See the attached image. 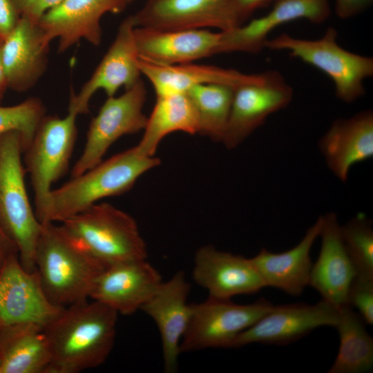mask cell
Returning <instances> with one entry per match:
<instances>
[{"instance_id": "cell-37", "label": "cell", "mask_w": 373, "mask_h": 373, "mask_svg": "<svg viewBox=\"0 0 373 373\" xmlns=\"http://www.w3.org/2000/svg\"><path fill=\"white\" fill-rule=\"evenodd\" d=\"M15 255H19L17 248L0 223V269L6 260Z\"/></svg>"}, {"instance_id": "cell-1", "label": "cell", "mask_w": 373, "mask_h": 373, "mask_svg": "<svg viewBox=\"0 0 373 373\" xmlns=\"http://www.w3.org/2000/svg\"><path fill=\"white\" fill-rule=\"evenodd\" d=\"M118 315L94 300L64 307L44 328L50 355L45 373H78L102 365L115 343Z\"/></svg>"}, {"instance_id": "cell-11", "label": "cell", "mask_w": 373, "mask_h": 373, "mask_svg": "<svg viewBox=\"0 0 373 373\" xmlns=\"http://www.w3.org/2000/svg\"><path fill=\"white\" fill-rule=\"evenodd\" d=\"M338 318V309L323 299L314 305H274L269 312L237 336L232 348L251 343L287 345L318 327H336Z\"/></svg>"}, {"instance_id": "cell-2", "label": "cell", "mask_w": 373, "mask_h": 373, "mask_svg": "<svg viewBox=\"0 0 373 373\" xmlns=\"http://www.w3.org/2000/svg\"><path fill=\"white\" fill-rule=\"evenodd\" d=\"M35 263L47 297L62 307L90 298L106 267L54 222L41 223Z\"/></svg>"}, {"instance_id": "cell-16", "label": "cell", "mask_w": 373, "mask_h": 373, "mask_svg": "<svg viewBox=\"0 0 373 373\" xmlns=\"http://www.w3.org/2000/svg\"><path fill=\"white\" fill-rule=\"evenodd\" d=\"M190 284L182 271L160 284L141 307L157 325L161 341L164 372H175L180 342L188 327L191 304L187 303Z\"/></svg>"}, {"instance_id": "cell-20", "label": "cell", "mask_w": 373, "mask_h": 373, "mask_svg": "<svg viewBox=\"0 0 373 373\" xmlns=\"http://www.w3.org/2000/svg\"><path fill=\"white\" fill-rule=\"evenodd\" d=\"M140 59L160 65H176L217 54L221 32L207 29L161 30L135 27Z\"/></svg>"}, {"instance_id": "cell-24", "label": "cell", "mask_w": 373, "mask_h": 373, "mask_svg": "<svg viewBox=\"0 0 373 373\" xmlns=\"http://www.w3.org/2000/svg\"><path fill=\"white\" fill-rule=\"evenodd\" d=\"M323 217L306 231L299 243L283 253H272L266 249L251 258L265 287L280 289L292 296H299L309 285L312 268L310 251L319 236Z\"/></svg>"}, {"instance_id": "cell-34", "label": "cell", "mask_w": 373, "mask_h": 373, "mask_svg": "<svg viewBox=\"0 0 373 373\" xmlns=\"http://www.w3.org/2000/svg\"><path fill=\"white\" fill-rule=\"evenodd\" d=\"M20 17L13 0H0V38L4 39L13 30Z\"/></svg>"}, {"instance_id": "cell-30", "label": "cell", "mask_w": 373, "mask_h": 373, "mask_svg": "<svg viewBox=\"0 0 373 373\" xmlns=\"http://www.w3.org/2000/svg\"><path fill=\"white\" fill-rule=\"evenodd\" d=\"M341 235L356 276L373 278L372 221L358 213L344 225Z\"/></svg>"}, {"instance_id": "cell-31", "label": "cell", "mask_w": 373, "mask_h": 373, "mask_svg": "<svg viewBox=\"0 0 373 373\" xmlns=\"http://www.w3.org/2000/svg\"><path fill=\"white\" fill-rule=\"evenodd\" d=\"M45 115L46 108L36 97H30L14 106L0 105V135L10 131L20 132L23 137V151Z\"/></svg>"}, {"instance_id": "cell-22", "label": "cell", "mask_w": 373, "mask_h": 373, "mask_svg": "<svg viewBox=\"0 0 373 373\" xmlns=\"http://www.w3.org/2000/svg\"><path fill=\"white\" fill-rule=\"evenodd\" d=\"M323 217L321 250L312 265L309 285L338 309L348 305L347 292L356 272L342 240L337 215L330 212Z\"/></svg>"}, {"instance_id": "cell-39", "label": "cell", "mask_w": 373, "mask_h": 373, "mask_svg": "<svg viewBox=\"0 0 373 373\" xmlns=\"http://www.w3.org/2000/svg\"><path fill=\"white\" fill-rule=\"evenodd\" d=\"M124 1V3L126 4V5H128L129 3H132L133 1L135 0H123Z\"/></svg>"}, {"instance_id": "cell-26", "label": "cell", "mask_w": 373, "mask_h": 373, "mask_svg": "<svg viewBox=\"0 0 373 373\" xmlns=\"http://www.w3.org/2000/svg\"><path fill=\"white\" fill-rule=\"evenodd\" d=\"M1 373H45L50 355L44 327L32 323L0 327Z\"/></svg>"}, {"instance_id": "cell-17", "label": "cell", "mask_w": 373, "mask_h": 373, "mask_svg": "<svg viewBox=\"0 0 373 373\" xmlns=\"http://www.w3.org/2000/svg\"><path fill=\"white\" fill-rule=\"evenodd\" d=\"M162 283L161 274L146 259L113 264L98 276L90 298L129 316L141 309Z\"/></svg>"}, {"instance_id": "cell-33", "label": "cell", "mask_w": 373, "mask_h": 373, "mask_svg": "<svg viewBox=\"0 0 373 373\" xmlns=\"http://www.w3.org/2000/svg\"><path fill=\"white\" fill-rule=\"evenodd\" d=\"M21 17L38 23L41 16L63 0H13Z\"/></svg>"}, {"instance_id": "cell-35", "label": "cell", "mask_w": 373, "mask_h": 373, "mask_svg": "<svg viewBox=\"0 0 373 373\" xmlns=\"http://www.w3.org/2000/svg\"><path fill=\"white\" fill-rule=\"evenodd\" d=\"M372 3L373 0H336L334 10L336 16L346 19L363 12Z\"/></svg>"}, {"instance_id": "cell-6", "label": "cell", "mask_w": 373, "mask_h": 373, "mask_svg": "<svg viewBox=\"0 0 373 373\" xmlns=\"http://www.w3.org/2000/svg\"><path fill=\"white\" fill-rule=\"evenodd\" d=\"M338 32L329 27L317 39L294 37L287 33L268 39L265 48L287 51L327 75L334 82L338 99L352 103L365 93L363 82L373 75V58L345 50L337 42Z\"/></svg>"}, {"instance_id": "cell-4", "label": "cell", "mask_w": 373, "mask_h": 373, "mask_svg": "<svg viewBox=\"0 0 373 373\" xmlns=\"http://www.w3.org/2000/svg\"><path fill=\"white\" fill-rule=\"evenodd\" d=\"M23 149L20 132L10 131L0 135V223L17 247L22 266L32 271L41 223L27 193Z\"/></svg>"}, {"instance_id": "cell-14", "label": "cell", "mask_w": 373, "mask_h": 373, "mask_svg": "<svg viewBox=\"0 0 373 373\" xmlns=\"http://www.w3.org/2000/svg\"><path fill=\"white\" fill-rule=\"evenodd\" d=\"M131 16L135 27L161 30L224 32L240 26L233 0H147Z\"/></svg>"}, {"instance_id": "cell-8", "label": "cell", "mask_w": 373, "mask_h": 373, "mask_svg": "<svg viewBox=\"0 0 373 373\" xmlns=\"http://www.w3.org/2000/svg\"><path fill=\"white\" fill-rule=\"evenodd\" d=\"M273 306L262 298L246 305L212 296L202 303H191L189 323L180 342L181 353L207 348H232L237 336Z\"/></svg>"}, {"instance_id": "cell-19", "label": "cell", "mask_w": 373, "mask_h": 373, "mask_svg": "<svg viewBox=\"0 0 373 373\" xmlns=\"http://www.w3.org/2000/svg\"><path fill=\"white\" fill-rule=\"evenodd\" d=\"M192 275L195 283L215 298L231 299L236 295L256 294L265 287L251 258L211 245L196 251Z\"/></svg>"}, {"instance_id": "cell-38", "label": "cell", "mask_w": 373, "mask_h": 373, "mask_svg": "<svg viewBox=\"0 0 373 373\" xmlns=\"http://www.w3.org/2000/svg\"><path fill=\"white\" fill-rule=\"evenodd\" d=\"M2 39L0 38V105L3 99L5 93L8 88V80L1 59V46Z\"/></svg>"}, {"instance_id": "cell-36", "label": "cell", "mask_w": 373, "mask_h": 373, "mask_svg": "<svg viewBox=\"0 0 373 373\" xmlns=\"http://www.w3.org/2000/svg\"><path fill=\"white\" fill-rule=\"evenodd\" d=\"M273 0H233L234 8L240 25L257 9Z\"/></svg>"}, {"instance_id": "cell-25", "label": "cell", "mask_w": 373, "mask_h": 373, "mask_svg": "<svg viewBox=\"0 0 373 373\" xmlns=\"http://www.w3.org/2000/svg\"><path fill=\"white\" fill-rule=\"evenodd\" d=\"M141 73L151 83L157 97L185 93L189 88L206 84H221L238 87L260 82L266 71L247 74L216 66L191 63L160 65L139 59Z\"/></svg>"}, {"instance_id": "cell-23", "label": "cell", "mask_w": 373, "mask_h": 373, "mask_svg": "<svg viewBox=\"0 0 373 373\" xmlns=\"http://www.w3.org/2000/svg\"><path fill=\"white\" fill-rule=\"evenodd\" d=\"M318 147L331 171L346 182L353 165L373 155L372 111L334 121L321 138Z\"/></svg>"}, {"instance_id": "cell-28", "label": "cell", "mask_w": 373, "mask_h": 373, "mask_svg": "<svg viewBox=\"0 0 373 373\" xmlns=\"http://www.w3.org/2000/svg\"><path fill=\"white\" fill-rule=\"evenodd\" d=\"M339 349L328 373H364L373 367V339L352 307L338 308Z\"/></svg>"}, {"instance_id": "cell-21", "label": "cell", "mask_w": 373, "mask_h": 373, "mask_svg": "<svg viewBox=\"0 0 373 373\" xmlns=\"http://www.w3.org/2000/svg\"><path fill=\"white\" fill-rule=\"evenodd\" d=\"M49 45L38 23L20 17L1 46L9 88L22 93L36 84L46 69Z\"/></svg>"}, {"instance_id": "cell-18", "label": "cell", "mask_w": 373, "mask_h": 373, "mask_svg": "<svg viewBox=\"0 0 373 373\" xmlns=\"http://www.w3.org/2000/svg\"><path fill=\"white\" fill-rule=\"evenodd\" d=\"M329 15L328 0H277L273 8L265 15L247 24L220 32L217 54L260 52L265 48L269 34L277 27L298 19L321 23L327 19Z\"/></svg>"}, {"instance_id": "cell-32", "label": "cell", "mask_w": 373, "mask_h": 373, "mask_svg": "<svg viewBox=\"0 0 373 373\" xmlns=\"http://www.w3.org/2000/svg\"><path fill=\"white\" fill-rule=\"evenodd\" d=\"M347 304L359 312L363 321L373 324V278L355 276L347 292Z\"/></svg>"}, {"instance_id": "cell-27", "label": "cell", "mask_w": 373, "mask_h": 373, "mask_svg": "<svg viewBox=\"0 0 373 373\" xmlns=\"http://www.w3.org/2000/svg\"><path fill=\"white\" fill-rule=\"evenodd\" d=\"M198 130L196 111L186 93L157 97L137 146L144 155L153 157L160 142L169 134L182 131L193 135Z\"/></svg>"}, {"instance_id": "cell-40", "label": "cell", "mask_w": 373, "mask_h": 373, "mask_svg": "<svg viewBox=\"0 0 373 373\" xmlns=\"http://www.w3.org/2000/svg\"><path fill=\"white\" fill-rule=\"evenodd\" d=\"M1 372V359H0V373Z\"/></svg>"}, {"instance_id": "cell-29", "label": "cell", "mask_w": 373, "mask_h": 373, "mask_svg": "<svg viewBox=\"0 0 373 373\" xmlns=\"http://www.w3.org/2000/svg\"><path fill=\"white\" fill-rule=\"evenodd\" d=\"M235 88L227 84H206L193 86L185 93L196 111L199 133L222 142Z\"/></svg>"}, {"instance_id": "cell-5", "label": "cell", "mask_w": 373, "mask_h": 373, "mask_svg": "<svg viewBox=\"0 0 373 373\" xmlns=\"http://www.w3.org/2000/svg\"><path fill=\"white\" fill-rule=\"evenodd\" d=\"M64 231L102 264L147 259L135 219L108 203H95L61 222Z\"/></svg>"}, {"instance_id": "cell-7", "label": "cell", "mask_w": 373, "mask_h": 373, "mask_svg": "<svg viewBox=\"0 0 373 373\" xmlns=\"http://www.w3.org/2000/svg\"><path fill=\"white\" fill-rule=\"evenodd\" d=\"M77 115H45L24 149V164L33 193L35 212L41 223L52 185L66 173L76 142Z\"/></svg>"}, {"instance_id": "cell-15", "label": "cell", "mask_w": 373, "mask_h": 373, "mask_svg": "<svg viewBox=\"0 0 373 373\" xmlns=\"http://www.w3.org/2000/svg\"><path fill=\"white\" fill-rule=\"evenodd\" d=\"M126 6L123 0H63L46 11L38 24L49 43L58 39L59 53L81 39L97 46L102 41V16L121 12Z\"/></svg>"}, {"instance_id": "cell-3", "label": "cell", "mask_w": 373, "mask_h": 373, "mask_svg": "<svg viewBox=\"0 0 373 373\" xmlns=\"http://www.w3.org/2000/svg\"><path fill=\"white\" fill-rule=\"evenodd\" d=\"M160 159L140 151L137 145L119 153L52 189L41 223L62 222L104 198L130 190Z\"/></svg>"}, {"instance_id": "cell-13", "label": "cell", "mask_w": 373, "mask_h": 373, "mask_svg": "<svg viewBox=\"0 0 373 373\" xmlns=\"http://www.w3.org/2000/svg\"><path fill=\"white\" fill-rule=\"evenodd\" d=\"M135 28L131 15L121 23L115 39L90 77L78 93L71 92L68 111L77 115L86 114L90 100L98 90H103L107 97H113L120 88L127 89L141 79Z\"/></svg>"}, {"instance_id": "cell-41", "label": "cell", "mask_w": 373, "mask_h": 373, "mask_svg": "<svg viewBox=\"0 0 373 373\" xmlns=\"http://www.w3.org/2000/svg\"><path fill=\"white\" fill-rule=\"evenodd\" d=\"M275 1H277V0H275Z\"/></svg>"}, {"instance_id": "cell-10", "label": "cell", "mask_w": 373, "mask_h": 373, "mask_svg": "<svg viewBox=\"0 0 373 373\" xmlns=\"http://www.w3.org/2000/svg\"><path fill=\"white\" fill-rule=\"evenodd\" d=\"M293 96V88L276 70L266 71L260 82L236 87L222 143L228 149H235L271 114L287 107Z\"/></svg>"}, {"instance_id": "cell-12", "label": "cell", "mask_w": 373, "mask_h": 373, "mask_svg": "<svg viewBox=\"0 0 373 373\" xmlns=\"http://www.w3.org/2000/svg\"><path fill=\"white\" fill-rule=\"evenodd\" d=\"M64 308L48 299L36 269L26 270L19 255L6 260L0 269V327L32 323L44 328Z\"/></svg>"}, {"instance_id": "cell-9", "label": "cell", "mask_w": 373, "mask_h": 373, "mask_svg": "<svg viewBox=\"0 0 373 373\" xmlns=\"http://www.w3.org/2000/svg\"><path fill=\"white\" fill-rule=\"evenodd\" d=\"M146 96V87L140 79L122 95L107 97L90 123L85 146L71 170V178L99 163L110 146L123 135L144 130L147 121L143 113Z\"/></svg>"}]
</instances>
